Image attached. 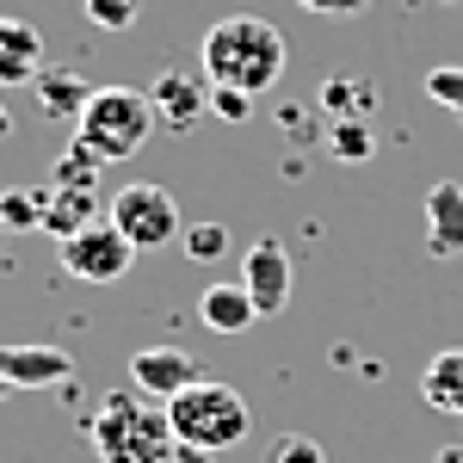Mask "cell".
Masks as SVG:
<instances>
[{"mask_svg": "<svg viewBox=\"0 0 463 463\" xmlns=\"http://www.w3.org/2000/svg\"><path fill=\"white\" fill-rule=\"evenodd\" d=\"M327 155H334V161H371V155H377L371 124H364V118H334V124H327Z\"/></svg>", "mask_w": 463, "mask_h": 463, "instance_id": "obj_20", "label": "cell"}, {"mask_svg": "<svg viewBox=\"0 0 463 463\" xmlns=\"http://www.w3.org/2000/svg\"><path fill=\"white\" fill-rule=\"evenodd\" d=\"M56 253H62V272L80 285H118V279H130V260H137V248L111 229V216L87 222L69 241H56Z\"/></svg>", "mask_w": 463, "mask_h": 463, "instance_id": "obj_6", "label": "cell"}, {"mask_svg": "<svg viewBox=\"0 0 463 463\" xmlns=\"http://www.w3.org/2000/svg\"><path fill=\"white\" fill-rule=\"evenodd\" d=\"M167 420H174V439L179 445H198V451H229V445H241L253 432V408L241 395L229 390V383H216V377H198L192 390H179L167 402Z\"/></svg>", "mask_w": 463, "mask_h": 463, "instance_id": "obj_3", "label": "cell"}, {"mask_svg": "<svg viewBox=\"0 0 463 463\" xmlns=\"http://www.w3.org/2000/svg\"><path fill=\"white\" fill-rule=\"evenodd\" d=\"M204 371H198V358L179 353V346H143V353L130 358V390H143L148 402H174L179 390H192Z\"/></svg>", "mask_w": 463, "mask_h": 463, "instance_id": "obj_9", "label": "cell"}, {"mask_svg": "<svg viewBox=\"0 0 463 463\" xmlns=\"http://www.w3.org/2000/svg\"><path fill=\"white\" fill-rule=\"evenodd\" d=\"M137 13H143V0H87V19H93L99 32H130Z\"/></svg>", "mask_w": 463, "mask_h": 463, "instance_id": "obj_22", "label": "cell"}, {"mask_svg": "<svg viewBox=\"0 0 463 463\" xmlns=\"http://www.w3.org/2000/svg\"><path fill=\"white\" fill-rule=\"evenodd\" d=\"M179 248L192 253V260H216V253L229 248V229H216V222H198V229H185V235H179Z\"/></svg>", "mask_w": 463, "mask_h": 463, "instance_id": "obj_24", "label": "cell"}, {"mask_svg": "<svg viewBox=\"0 0 463 463\" xmlns=\"http://www.w3.org/2000/svg\"><path fill=\"white\" fill-rule=\"evenodd\" d=\"M99 192H69V185H50V211H43V235H56V241H69L80 235L87 222H99Z\"/></svg>", "mask_w": 463, "mask_h": 463, "instance_id": "obj_15", "label": "cell"}, {"mask_svg": "<svg viewBox=\"0 0 463 463\" xmlns=\"http://www.w3.org/2000/svg\"><path fill=\"white\" fill-rule=\"evenodd\" d=\"M167 463H211V451H198V445H179Z\"/></svg>", "mask_w": 463, "mask_h": 463, "instance_id": "obj_27", "label": "cell"}, {"mask_svg": "<svg viewBox=\"0 0 463 463\" xmlns=\"http://www.w3.org/2000/svg\"><path fill=\"white\" fill-rule=\"evenodd\" d=\"M211 111L222 118V124H248L253 118V93H241V87H211Z\"/></svg>", "mask_w": 463, "mask_h": 463, "instance_id": "obj_25", "label": "cell"}, {"mask_svg": "<svg viewBox=\"0 0 463 463\" xmlns=\"http://www.w3.org/2000/svg\"><path fill=\"white\" fill-rule=\"evenodd\" d=\"M6 395H13V383H6V377H0V402H6Z\"/></svg>", "mask_w": 463, "mask_h": 463, "instance_id": "obj_29", "label": "cell"}, {"mask_svg": "<svg viewBox=\"0 0 463 463\" xmlns=\"http://www.w3.org/2000/svg\"><path fill=\"white\" fill-rule=\"evenodd\" d=\"M420 395H427L439 414H463V353H439L420 377Z\"/></svg>", "mask_w": 463, "mask_h": 463, "instance_id": "obj_16", "label": "cell"}, {"mask_svg": "<svg viewBox=\"0 0 463 463\" xmlns=\"http://www.w3.org/2000/svg\"><path fill=\"white\" fill-rule=\"evenodd\" d=\"M198 62H204L211 87H241V93L260 99L285 74V32L272 19H260V13H229V19H216L204 32Z\"/></svg>", "mask_w": 463, "mask_h": 463, "instance_id": "obj_1", "label": "cell"}, {"mask_svg": "<svg viewBox=\"0 0 463 463\" xmlns=\"http://www.w3.org/2000/svg\"><path fill=\"white\" fill-rule=\"evenodd\" d=\"M439 6H458V0H439Z\"/></svg>", "mask_w": 463, "mask_h": 463, "instance_id": "obj_30", "label": "cell"}, {"mask_svg": "<svg viewBox=\"0 0 463 463\" xmlns=\"http://www.w3.org/2000/svg\"><path fill=\"white\" fill-rule=\"evenodd\" d=\"M303 13H321V19H358L371 0H297Z\"/></svg>", "mask_w": 463, "mask_h": 463, "instance_id": "obj_26", "label": "cell"}, {"mask_svg": "<svg viewBox=\"0 0 463 463\" xmlns=\"http://www.w3.org/2000/svg\"><path fill=\"white\" fill-rule=\"evenodd\" d=\"M32 93H37V111H43V118H80L99 87H87V80L69 74V69H43L32 80Z\"/></svg>", "mask_w": 463, "mask_h": 463, "instance_id": "obj_14", "label": "cell"}, {"mask_svg": "<svg viewBox=\"0 0 463 463\" xmlns=\"http://www.w3.org/2000/svg\"><path fill=\"white\" fill-rule=\"evenodd\" d=\"M99 179H106V161L87 143H69L50 167V185H69V192H99Z\"/></svg>", "mask_w": 463, "mask_h": 463, "instance_id": "obj_17", "label": "cell"}, {"mask_svg": "<svg viewBox=\"0 0 463 463\" xmlns=\"http://www.w3.org/2000/svg\"><path fill=\"white\" fill-rule=\"evenodd\" d=\"M198 321H204L211 334H248L253 321H260V309H253L248 285H204V297H198Z\"/></svg>", "mask_w": 463, "mask_h": 463, "instance_id": "obj_13", "label": "cell"}, {"mask_svg": "<svg viewBox=\"0 0 463 463\" xmlns=\"http://www.w3.org/2000/svg\"><path fill=\"white\" fill-rule=\"evenodd\" d=\"M427 253L432 260H463V185L439 179L427 192Z\"/></svg>", "mask_w": 463, "mask_h": 463, "instance_id": "obj_11", "label": "cell"}, {"mask_svg": "<svg viewBox=\"0 0 463 463\" xmlns=\"http://www.w3.org/2000/svg\"><path fill=\"white\" fill-rule=\"evenodd\" d=\"M290 253H285V241H253L248 248V260H241V285H248V297H253V309H260V321L266 316H285V303H290Z\"/></svg>", "mask_w": 463, "mask_h": 463, "instance_id": "obj_8", "label": "cell"}, {"mask_svg": "<svg viewBox=\"0 0 463 463\" xmlns=\"http://www.w3.org/2000/svg\"><path fill=\"white\" fill-rule=\"evenodd\" d=\"M371 106H377V87H364L358 74H334V80L321 87V111H327V118H364Z\"/></svg>", "mask_w": 463, "mask_h": 463, "instance_id": "obj_19", "label": "cell"}, {"mask_svg": "<svg viewBox=\"0 0 463 463\" xmlns=\"http://www.w3.org/2000/svg\"><path fill=\"white\" fill-rule=\"evenodd\" d=\"M155 130H161L155 124V106H148V93H137V87H99L87 99V111L74 118V143H87L106 167L111 161H130Z\"/></svg>", "mask_w": 463, "mask_h": 463, "instance_id": "obj_4", "label": "cell"}, {"mask_svg": "<svg viewBox=\"0 0 463 463\" xmlns=\"http://www.w3.org/2000/svg\"><path fill=\"white\" fill-rule=\"evenodd\" d=\"M272 463H327V451L309 432H285V439H272Z\"/></svg>", "mask_w": 463, "mask_h": 463, "instance_id": "obj_23", "label": "cell"}, {"mask_svg": "<svg viewBox=\"0 0 463 463\" xmlns=\"http://www.w3.org/2000/svg\"><path fill=\"white\" fill-rule=\"evenodd\" d=\"M87 439H93L99 463H167L179 451L167 408L148 402L143 390H111L106 402L93 408Z\"/></svg>", "mask_w": 463, "mask_h": 463, "instance_id": "obj_2", "label": "cell"}, {"mask_svg": "<svg viewBox=\"0 0 463 463\" xmlns=\"http://www.w3.org/2000/svg\"><path fill=\"white\" fill-rule=\"evenodd\" d=\"M148 106H155V124L161 130L185 137L211 111V80H198V74H185V69H161L148 80Z\"/></svg>", "mask_w": 463, "mask_h": 463, "instance_id": "obj_7", "label": "cell"}, {"mask_svg": "<svg viewBox=\"0 0 463 463\" xmlns=\"http://www.w3.org/2000/svg\"><path fill=\"white\" fill-rule=\"evenodd\" d=\"M427 99L445 106V111H458V124H463V69L458 62H439V69L427 74Z\"/></svg>", "mask_w": 463, "mask_h": 463, "instance_id": "obj_21", "label": "cell"}, {"mask_svg": "<svg viewBox=\"0 0 463 463\" xmlns=\"http://www.w3.org/2000/svg\"><path fill=\"white\" fill-rule=\"evenodd\" d=\"M106 216H111V229H118V235H124L137 253H155V248H167V241H179V235H185L174 192H161V185H148V179L124 185V192L111 198Z\"/></svg>", "mask_w": 463, "mask_h": 463, "instance_id": "obj_5", "label": "cell"}, {"mask_svg": "<svg viewBox=\"0 0 463 463\" xmlns=\"http://www.w3.org/2000/svg\"><path fill=\"white\" fill-rule=\"evenodd\" d=\"M43 211H50V192H37V185H13V192H0V229H13V235L43 229Z\"/></svg>", "mask_w": 463, "mask_h": 463, "instance_id": "obj_18", "label": "cell"}, {"mask_svg": "<svg viewBox=\"0 0 463 463\" xmlns=\"http://www.w3.org/2000/svg\"><path fill=\"white\" fill-rule=\"evenodd\" d=\"M0 377L13 390H56L74 377V358L62 346H0Z\"/></svg>", "mask_w": 463, "mask_h": 463, "instance_id": "obj_10", "label": "cell"}, {"mask_svg": "<svg viewBox=\"0 0 463 463\" xmlns=\"http://www.w3.org/2000/svg\"><path fill=\"white\" fill-rule=\"evenodd\" d=\"M0 137H13V118H6V106H0Z\"/></svg>", "mask_w": 463, "mask_h": 463, "instance_id": "obj_28", "label": "cell"}, {"mask_svg": "<svg viewBox=\"0 0 463 463\" xmlns=\"http://www.w3.org/2000/svg\"><path fill=\"white\" fill-rule=\"evenodd\" d=\"M43 74V32L25 19H0V87H32Z\"/></svg>", "mask_w": 463, "mask_h": 463, "instance_id": "obj_12", "label": "cell"}]
</instances>
